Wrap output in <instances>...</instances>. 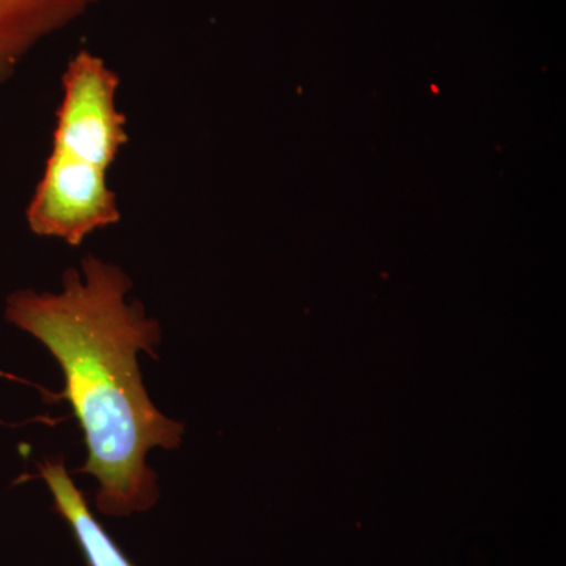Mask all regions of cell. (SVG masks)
<instances>
[{
	"instance_id": "obj_1",
	"label": "cell",
	"mask_w": 566,
	"mask_h": 566,
	"mask_svg": "<svg viewBox=\"0 0 566 566\" xmlns=\"http://www.w3.org/2000/svg\"><path fill=\"white\" fill-rule=\"evenodd\" d=\"M132 289L120 266L85 255L81 270L65 271L61 292L17 290L6 303L7 322L35 337L61 365L65 397L87 446L77 472L95 476L96 509L115 517L158 502L148 453L177 449L185 433L145 389L137 356L156 357L161 327L140 301L126 300Z\"/></svg>"
},
{
	"instance_id": "obj_2",
	"label": "cell",
	"mask_w": 566,
	"mask_h": 566,
	"mask_svg": "<svg viewBox=\"0 0 566 566\" xmlns=\"http://www.w3.org/2000/svg\"><path fill=\"white\" fill-rule=\"evenodd\" d=\"M118 87L120 76L91 51L81 50L66 63L51 158L109 172L129 140L126 115L117 107Z\"/></svg>"
},
{
	"instance_id": "obj_3",
	"label": "cell",
	"mask_w": 566,
	"mask_h": 566,
	"mask_svg": "<svg viewBox=\"0 0 566 566\" xmlns=\"http://www.w3.org/2000/svg\"><path fill=\"white\" fill-rule=\"evenodd\" d=\"M25 219L36 237L81 245L91 234L120 222L122 212L107 174L48 158Z\"/></svg>"
},
{
	"instance_id": "obj_4",
	"label": "cell",
	"mask_w": 566,
	"mask_h": 566,
	"mask_svg": "<svg viewBox=\"0 0 566 566\" xmlns=\"http://www.w3.org/2000/svg\"><path fill=\"white\" fill-rule=\"evenodd\" d=\"M98 0H0V85L41 41L80 20Z\"/></svg>"
},
{
	"instance_id": "obj_5",
	"label": "cell",
	"mask_w": 566,
	"mask_h": 566,
	"mask_svg": "<svg viewBox=\"0 0 566 566\" xmlns=\"http://www.w3.org/2000/svg\"><path fill=\"white\" fill-rule=\"evenodd\" d=\"M41 479L54 499V509L70 524L74 538L88 566H133L98 523L80 488L62 460H48L39 465Z\"/></svg>"
}]
</instances>
